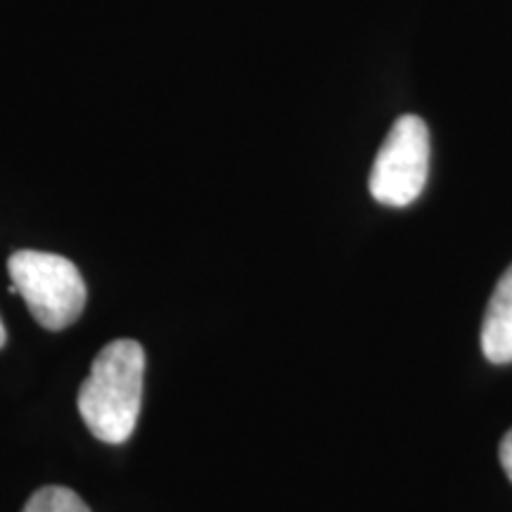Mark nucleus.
I'll use <instances>...</instances> for the list:
<instances>
[{
	"instance_id": "nucleus-4",
	"label": "nucleus",
	"mask_w": 512,
	"mask_h": 512,
	"mask_svg": "<svg viewBox=\"0 0 512 512\" xmlns=\"http://www.w3.org/2000/svg\"><path fill=\"white\" fill-rule=\"evenodd\" d=\"M482 351L491 363H512V266L501 275L482 325Z\"/></svg>"
},
{
	"instance_id": "nucleus-5",
	"label": "nucleus",
	"mask_w": 512,
	"mask_h": 512,
	"mask_svg": "<svg viewBox=\"0 0 512 512\" xmlns=\"http://www.w3.org/2000/svg\"><path fill=\"white\" fill-rule=\"evenodd\" d=\"M22 512H91L83 498L64 486H46L38 489Z\"/></svg>"
},
{
	"instance_id": "nucleus-3",
	"label": "nucleus",
	"mask_w": 512,
	"mask_h": 512,
	"mask_svg": "<svg viewBox=\"0 0 512 512\" xmlns=\"http://www.w3.org/2000/svg\"><path fill=\"white\" fill-rule=\"evenodd\" d=\"M430 174V131L415 114H403L384 138L370 171V195L387 207H408Z\"/></svg>"
},
{
	"instance_id": "nucleus-1",
	"label": "nucleus",
	"mask_w": 512,
	"mask_h": 512,
	"mask_svg": "<svg viewBox=\"0 0 512 512\" xmlns=\"http://www.w3.org/2000/svg\"><path fill=\"white\" fill-rule=\"evenodd\" d=\"M145 351L136 339H117L95 356L79 389V413L95 439L124 444L136 432L143 406Z\"/></svg>"
},
{
	"instance_id": "nucleus-7",
	"label": "nucleus",
	"mask_w": 512,
	"mask_h": 512,
	"mask_svg": "<svg viewBox=\"0 0 512 512\" xmlns=\"http://www.w3.org/2000/svg\"><path fill=\"white\" fill-rule=\"evenodd\" d=\"M5 344V328H3V323H0V347H3Z\"/></svg>"
},
{
	"instance_id": "nucleus-2",
	"label": "nucleus",
	"mask_w": 512,
	"mask_h": 512,
	"mask_svg": "<svg viewBox=\"0 0 512 512\" xmlns=\"http://www.w3.org/2000/svg\"><path fill=\"white\" fill-rule=\"evenodd\" d=\"M12 294H22L31 316L46 330H64L81 318L86 283L79 268L60 254L22 249L8 261Z\"/></svg>"
},
{
	"instance_id": "nucleus-6",
	"label": "nucleus",
	"mask_w": 512,
	"mask_h": 512,
	"mask_svg": "<svg viewBox=\"0 0 512 512\" xmlns=\"http://www.w3.org/2000/svg\"><path fill=\"white\" fill-rule=\"evenodd\" d=\"M498 453H501V465H503L505 475H508V479L512 482V430L503 437Z\"/></svg>"
}]
</instances>
